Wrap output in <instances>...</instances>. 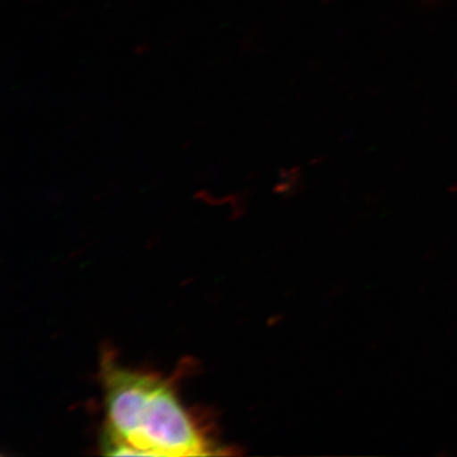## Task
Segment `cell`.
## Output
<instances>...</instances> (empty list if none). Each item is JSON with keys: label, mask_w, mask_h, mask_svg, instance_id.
I'll return each mask as SVG.
<instances>
[{"label": "cell", "mask_w": 457, "mask_h": 457, "mask_svg": "<svg viewBox=\"0 0 457 457\" xmlns=\"http://www.w3.org/2000/svg\"><path fill=\"white\" fill-rule=\"evenodd\" d=\"M106 426L102 447L112 456H207L215 446L173 386L159 376L102 365Z\"/></svg>", "instance_id": "cell-1"}]
</instances>
